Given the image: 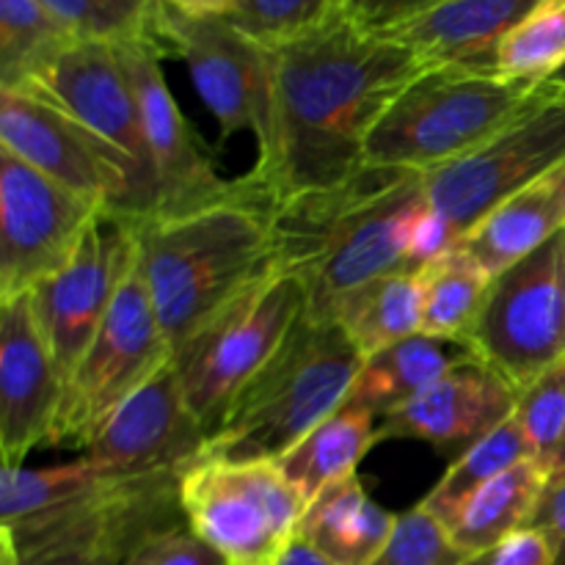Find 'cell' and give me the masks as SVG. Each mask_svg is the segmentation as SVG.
I'll use <instances>...</instances> for the list:
<instances>
[{"label": "cell", "instance_id": "obj_1", "mask_svg": "<svg viewBox=\"0 0 565 565\" xmlns=\"http://www.w3.org/2000/svg\"><path fill=\"white\" fill-rule=\"evenodd\" d=\"M274 138L252 177L274 202L348 180L397 94L428 66L408 47L364 31L340 9L270 47Z\"/></svg>", "mask_w": 565, "mask_h": 565}, {"label": "cell", "instance_id": "obj_2", "mask_svg": "<svg viewBox=\"0 0 565 565\" xmlns=\"http://www.w3.org/2000/svg\"><path fill=\"white\" fill-rule=\"evenodd\" d=\"M430 213L425 174L359 166L348 180L274 207V268L307 290V315L329 320L345 292L379 276L414 270V243Z\"/></svg>", "mask_w": 565, "mask_h": 565}, {"label": "cell", "instance_id": "obj_3", "mask_svg": "<svg viewBox=\"0 0 565 565\" xmlns=\"http://www.w3.org/2000/svg\"><path fill=\"white\" fill-rule=\"evenodd\" d=\"M180 472L105 475L86 458L47 469L3 467V565H125L185 524Z\"/></svg>", "mask_w": 565, "mask_h": 565}, {"label": "cell", "instance_id": "obj_4", "mask_svg": "<svg viewBox=\"0 0 565 565\" xmlns=\"http://www.w3.org/2000/svg\"><path fill=\"white\" fill-rule=\"evenodd\" d=\"M274 196L252 174L221 202L136 221L138 268L171 348L274 268Z\"/></svg>", "mask_w": 565, "mask_h": 565}, {"label": "cell", "instance_id": "obj_5", "mask_svg": "<svg viewBox=\"0 0 565 565\" xmlns=\"http://www.w3.org/2000/svg\"><path fill=\"white\" fill-rule=\"evenodd\" d=\"M362 364L334 320L303 315L210 434L199 463L285 458L345 403Z\"/></svg>", "mask_w": 565, "mask_h": 565}, {"label": "cell", "instance_id": "obj_6", "mask_svg": "<svg viewBox=\"0 0 565 565\" xmlns=\"http://www.w3.org/2000/svg\"><path fill=\"white\" fill-rule=\"evenodd\" d=\"M541 83L425 70L397 94L364 143V163L430 171L489 141L539 99Z\"/></svg>", "mask_w": 565, "mask_h": 565}, {"label": "cell", "instance_id": "obj_7", "mask_svg": "<svg viewBox=\"0 0 565 565\" xmlns=\"http://www.w3.org/2000/svg\"><path fill=\"white\" fill-rule=\"evenodd\" d=\"M565 160V94L541 83L522 116L452 163L423 171L430 213L414 243V270L458 246L491 210Z\"/></svg>", "mask_w": 565, "mask_h": 565}, {"label": "cell", "instance_id": "obj_8", "mask_svg": "<svg viewBox=\"0 0 565 565\" xmlns=\"http://www.w3.org/2000/svg\"><path fill=\"white\" fill-rule=\"evenodd\" d=\"M307 315L296 276L270 270L174 348V370L191 412L213 434L248 381L279 353Z\"/></svg>", "mask_w": 565, "mask_h": 565}, {"label": "cell", "instance_id": "obj_9", "mask_svg": "<svg viewBox=\"0 0 565 565\" xmlns=\"http://www.w3.org/2000/svg\"><path fill=\"white\" fill-rule=\"evenodd\" d=\"M171 359L174 348L154 315L136 259L108 318L66 375L47 445L86 450L105 419Z\"/></svg>", "mask_w": 565, "mask_h": 565}, {"label": "cell", "instance_id": "obj_10", "mask_svg": "<svg viewBox=\"0 0 565 565\" xmlns=\"http://www.w3.org/2000/svg\"><path fill=\"white\" fill-rule=\"evenodd\" d=\"M185 522L230 565H276L307 502L276 461H202L182 475Z\"/></svg>", "mask_w": 565, "mask_h": 565}, {"label": "cell", "instance_id": "obj_11", "mask_svg": "<svg viewBox=\"0 0 565 565\" xmlns=\"http://www.w3.org/2000/svg\"><path fill=\"white\" fill-rule=\"evenodd\" d=\"M519 392L565 356V232L500 274L469 337Z\"/></svg>", "mask_w": 565, "mask_h": 565}, {"label": "cell", "instance_id": "obj_12", "mask_svg": "<svg viewBox=\"0 0 565 565\" xmlns=\"http://www.w3.org/2000/svg\"><path fill=\"white\" fill-rule=\"evenodd\" d=\"M0 149L105 213L147 218L130 160L50 99L0 88Z\"/></svg>", "mask_w": 565, "mask_h": 565}, {"label": "cell", "instance_id": "obj_13", "mask_svg": "<svg viewBox=\"0 0 565 565\" xmlns=\"http://www.w3.org/2000/svg\"><path fill=\"white\" fill-rule=\"evenodd\" d=\"M105 210L0 149V301L58 274Z\"/></svg>", "mask_w": 565, "mask_h": 565}, {"label": "cell", "instance_id": "obj_14", "mask_svg": "<svg viewBox=\"0 0 565 565\" xmlns=\"http://www.w3.org/2000/svg\"><path fill=\"white\" fill-rule=\"evenodd\" d=\"M171 55L185 61L199 97L221 127V136L254 132L257 158L274 138V61L265 44L226 17H188L171 9Z\"/></svg>", "mask_w": 565, "mask_h": 565}, {"label": "cell", "instance_id": "obj_15", "mask_svg": "<svg viewBox=\"0 0 565 565\" xmlns=\"http://www.w3.org/2000/svg\"><path fill=\"white\" fill-rule=\"evenodd\" d=\"M136 259V218L99 213L70 263L31 290L33 312L64 381L108 318Z\"/></svg>", "mask_w": 565, "mask_h": 565}, {"label": "cell", "instance_id": "obj_16", "mask_svg": "<svg viewBox=\"0 0 565 565\" xmlns=\"http://www.w3.org/2000/svg\"><path fill=\"white\" fill-rule=\"evenodd\" d=\"M50 99L61 110L97 132L116 152L125 154L138 174L147 218L154 215V174L149 160L138 94L127 77L125 64L114 44L75 42L25 88Z\"/></svg>", "mask_w": 565, "mask_h": 565}, {"label": "cell", "instance_id": "obj_17", "mask_svg": "<svg viewBox=\"0 0 565 565\" xmlns=\"http://www.w3.org/2000/svg\"><path fill=\"white\" fill-rule=\"evenodd\" d=\"M207 439L169 362L105 419L83 458L105 475H185L199 463Z\"/></svg>", "mask_w": 565, "mask_h": 565}, {"label": "cell", "instance_id": "obj_18", "mask_svg": "<svg viewBox=\"0 0 565 565\" xmlns=\"http://www.w3.org/2000/svg\"><path fill=\"white\" fill-rule=\"evenodd\" d=\"M116 53L141 105L154 174L152 218H177L232 196L237 191V180H221L202 141L193 136L191 125L177 108L160 70L163 55L143 44H119Z\"/></svg>", "mask_w": 565, "mask_h": 565}, {"label": "cell", "instance_id": "obj_19", "mask_svg": "<svg viewBox=\"0 0 565 565\" xmlns=\"http://www.w3.org/2000/svg\"><path fill=\"white\" fill-rule=\"evenodd\" d=\"M64 397V373L42 334L31 292L0 301V447L3 467L47 445Z\"/></svg>", "mask_w": 565, "mask_h": 565}, {"label": "cell", "instance_id": "obj_20", "mask_svg": "<svg viewBox=\"0 0 565 565\" xmlns=\"http://www.w3.org/2000/svg\"><path fill=\"white\" fill-rule=\"evenodd\" d=\"M519 390L478 356L458 364L395 414L381 419L375 439L425 441L458 458L513 417Z\"/></svg>", "mask_w": 565, "mask_h": 565}, {"label": "cell", "instance_id": "obj_21", "mask_svg": "<svg viewBox=\"0 0 565 565\" xmlns=\"http://www.w3.org/2000/svg\"><path fill=\"white\" fill-rule=\"evenodd\" d=\"M539 3L541 0H441L381 36L412 50L428 70L497 75L502 39Z\"/></svg>", "mask_w": 565, "mask_h": 565}, {"label": "cell", "instance_id": "obj_22", "mask_svg": "<svg viewBox=\"0 0 565 565\" xmlns=\"http://www.w3.org/2000/svg\"><path fill=\"white\" fill-rule=\"evenodd\" d=\"M561 232H565V160L497 204L458 241V248L497 279Z\"/></svg>", "mask_w": 565, "mask_h": 565}, {"label": "cell", "instance_id": "obj_23", "mask_svg": "<svg viewBox=\"0 0 565 565\" xmlns=\"http://www.w3.org/2000/svg\"><path fill=\"white\" fill-rule=\"evenodd\" d=\"M469 359H475V353L463 342L439 340L419 331L364 359L342 406L362 408L373 417L386 419Z\"/></svg>", "mask_w": 565, "mask_h": 565}, {"label": "cell", "instance_id": "obj_24", "mask_svg": "<svg viewBox=\"0 0 565 565\" xmlns=\"http://www.w3.org/2000/svg\"><path fill=\"white\" fill-rule=\"evenodd\" d=\"M395 522V513L375 505L356 475H348L309 502L296 535L337 565H370L390 541Z\"/></svg>", "mask_w": 565, "mask_h": 565}, {"label": "cell", "instance_id": "obj_25", "mask_svg": "<svg viewBox=\"0 0 565 565\" xmlns=\"http://www.w3.org/2000/svg\"><path fill=\"white\" fill-rule=\"evenodd\" d=\"M348 340L364 359L423 331V281L417 270H397L364 281L331 309Z\"/></svg>", "mask_w": 565, "mask_h": 565}, {"label": "cell", "instance_id": "obj_26", "mask_svg": "<svg viewBox=\"0 0 565 565\" xmlns=\"http://www.w3.org/2000/svg\"><path fill=\"white\" fill-rule=\"evenodd\" d=\"M550 472L535 458L519 461L500 478L486 483L450 524V539L463 555L494 552L505 539L530 527Z\"/></svg>", "mask_w": 565, "mask_h": 565}, {"label": "cell", "instance_id": "obj_27", "mask_svg": "<svg viewBox=\"0 0 565 565\" xmlns=\"http://www.w3.org/2000/svg\"><path fill=\"white\" fill-rule=\"evenodd\" d=\"M373 419V414L362 408L340 406L307 439L298 441L285 458L276 461L307 505L318 500L331 483L356 475L359 461L367 456L370 447L379 445Z\"/></svg>", "mask_w": 565, "mask_h": 565}, {"label": "cell", "instance_id": "obj_28", "mask_svg": "<svg viewBox=\"0 0 565 565\" xmlns=\"http://www.w3.org/2000/svg\"><path fill=\"white\" fill-rule=\"evenodd\" d=\"M417 274L423 281V334L469 345L494 276L458 246L430 259Z\"/></svg>", "mask_w": 565, "mask_h": 565}, {"label": "cell", "instance_id": "obj_29", "mask_svg": "<svg viewBox=\"0 0 565 565\" xmlns=\"http://www.w3.org/2000/svg\"><path fill=\"white\" fill-rule=\"evenodd\" d=\"M75 42L42 0H0V88H25Z\"/></svg>", "mask_w": 565, "mask_h": 565}, {"label": "cell", "instance_id": "obj_30", "mask_svg": "<svg viewBox=\"0 0 565 565\" xmlns=\"http://www.w3.org/2000/svg\"><path fill=\"white\" fill-rule=\"evenodd\" d=\"M81 42L143 44L171 55L169 14L163 0H42Z\"/></svg>", "mask_w": 565, "mask_h": 565}, {"label": "cell", "instance_id": "obj_31", "mask_svg": "<svg viewBox=\"0 0 565 565\" xmlns=\"http://www.w3.org/2000/svg\"><path fill=\"white\" fill-rule=\"evenodd\" d=\"M527 458L535 456L522 425H519L516 417L505 419L486 439H480L463 456H458L419 505L428 513H434L450 530V524L456 522V516L467 505L469 497L478 494L486 483H491L502 472L516 467L519 461H527Z\"/></svg>", "mask_w": 565, "mask_h": 565}, {"label": "cell", "instance_id": "obj_32", "mask_svg": "<svg viewBox=\"0 0 565 565\" xmlns=\"http://www.w3.org/2000/svg\"><path fill=\"white\" fill-rule=\"evenodd\" d=\"M565 66V0H541L497 50V75L546 83Z\"/></svg>", "mask_w": 565, "mask_h": 565}, {"label": "cell", "instance_id": "obj_33", "mask_svg": "<svg viewBox=\"0 0 565 565\" xmlns=\"http://www.w3.org/2000/svg\"><path fill=\"white\" fill-rule=\"evenodd\" d=\"M513 417L522 425L533 456L546 472H557L565 452V356L519 392Z\"/></svg>", "mask_w": 565, "mask_h": 565}, {"label": "cell", "instance_id": "obj_34", "mask_svg": "<svg viewBox=\"0 0 565 565\" xmlns=\"http://www.w3.org/2000/svg\"><path fill=\"white\" fill-rule=\"evenodd\" d=\"M337 11V0H237L226 20L265 47L312 31Z\"/></svg>", "mask_w": 565, "mask_h": 565}, {"label": "cell", "instance_id": "obj_35", "mask_svg": "<svg viewBox=\"0 0 565 565\" xmlns=\"http://www.w3.org/2000/svg\"><path fill=\"white\" fill-rule=\"evenodd\" d=\"M467 557L445 524L417 505L397 516L390 541L370 565H458Z\"/></svg>", "mask_w": 565, "mask_h": 565}, {"label": "cell", "instance_id": "obj_36", "mask_svg": "<svg viewBox=\"0 0 565 565\" xmlns=\"http://www.w3.org/2000/svg\"><path fill=\"white\" fill-rule=\"evenodd\" d=\"M125 565H230L191 527L177 524L143 541Z\"/></svg>", "mask_w": 565, "mask_h": 565}, {"label": "cell", "instance_id": "obj_37", "mask_svg": "<svg viewBox=\"0 0 565 565\" xmlns=\"http://www.w3.org/2000/svg\"><path fill=\"white\" fill-rule=\"evenodd\" d=\"M436 3L441 0H337V9L364 31L384 33L434 9Z\"/></svg>", "mask_w": 565, "mask_h": 565}, {"label": "cell", "instance_id": "obj_38", "mask_svg": "<svg viewBox=\"0 0 565 565\" xmlns=\"http://www.w3.org/2000/svg\"><path fill=\"white\" fill-rule=\"evenodd\" d=\"M530 530L544 535L552 552V565H565V467L550 475L535 505Z\"/></svg>", "mask_w": 565, "mask_h": 565}, {"label": "cell", "instance_id": "obj_39", "mask_svg": "<svg viewBox=\"0 0 565 565\" xmlns=\"http://www.w3.org/2000/svg\"><path fill=\"white\" fill-rule=\"evenodd\" d=\"M491 565H552V552L544 535L527 527L497 546Z\"/></svg>", "mask_w": 565, "mask_h": 565}, {"label": "cell", "instance_id": "obj_40", "mask_svg": "<svg viewBox=\"0 0 565 565\" xmlns=\"http://www.w3.org/2000/svg\"><path fill=\"white\" fill-rule=\"evenodd\" d=\"M276 565H337V563L331 561V557H326L318 546L309 544L307 539L296 535V539L290 541V546L281 552L279 563Z\"/></svg>", "mask_w": 565, "mask_h": 565}, {"label": "cell", "instance_id": "obj_41", "mask_svg": "<svg viewBox=\"0 0 565 565\" xmlns=\"http://www.w3.org/2000/svg\"><path fill=\"white\" fill-rule=\"evenodd\" d=\"M163 3L188 17H226L237 0H163Z\"/></svg>", "mask_w": 565, "mask_h": 565}, {"label": "cell", "instance_id": "obj_42", "mask_svg": "<svg viewBox=\"0 0 565 565\" xmlns=\"http://www.w3.org/2000/svg\"><path fill=\"white\" fill-rule=\"evenodd\" d=\"M491 561H494V552H483V555H469L458 565H491Z\"/></svg>", "mask_w": 565, "mask_h": 565}, {"label": "cell", "instance_id": "obj_43", "mask_svg": "<svg viewBox=\"0 0 565 565\" xmlns=\"http://www.w3.org/2000/svg\"><path fill=\"white\" fill-rule=\"evenodd\" d=\"M546 83H550V86H552V88H555V92H561V94H565V66H563V70H561V72H557V75H555V77H550V81H546Z\"/></svg>", "mask_w": 565, "mask_h": 565}, {"label": "cell", "instance_id": "obj_44", "mask_svg": "<svg viewBox=\"0 0 565 565\" xmlns=\"http://www.w3.org/2000/svg\"><path fill=\"white\" fill-rule=\"evenodd\" d=\"M565 467V452H563V461H561V469Z\"/></svg>", "mask_w": 565, "mask_h": 565}]
</instances>
